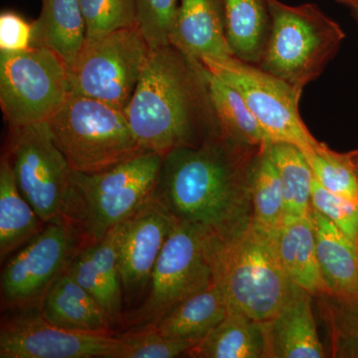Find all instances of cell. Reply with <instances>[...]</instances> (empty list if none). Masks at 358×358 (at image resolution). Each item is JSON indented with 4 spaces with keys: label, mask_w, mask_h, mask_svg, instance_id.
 I'll list each match as a JSON object with an SVG mask.
<instances>
[{
    "label": "cell",
    "mask_w": 358,
    "mask_h": 358,
    "mask_svg": "<svg viewBox=\"0 0 358 358\" xmlns=\"http://www.w3.org/2000/svg\"><path fill=\"white\" fill-rule=\"evenodd\" d=\"M258 148L222 134L164 155L155 196L174 218L227 240L252 221L251 171Z\"/></svg>",
    "instance_id": "cell-1"
},
{
    "label": "cell",
    "mask_w": 358,
    "mask_h": 358,
    "mask_svg": "<svg viewBox=\"0 0 358 358\" xmlns=\"http://www.w3.org/2000/svg\"><path fill=\"white\" fill-rule=\"evenodd\" d=\"M203 66L173 45L150 49L124 113L141 147L166 155L221 134Z\"/></svg>",
    "instance_id": "cell-2"
},
{
    "label": "cell",
    "mask_w": 358,
    "mask_h": 358,
    "mask_svg": "<svg viewBox=\"0 0 358 358\" xmlns=\"http://www.w3.org/2000/svg\"><path fill=\"white\" fill-rule=\"evenodd\" d=\"M162 164L164 155L147 150L102 173L73 171L65 220L84 244L100 241L154 199Z\"/></svg>",
    "instance_id": "cell-3"
},
{
    "label": "cell",
    "mask_w": 358,
    "mask_h": 358,
    "mask_svg": "<svg viewBox=\"0 0 358 358\" xmlns=\"http://www.w3.org/2000/svg\"><path fill=\"white\" fill-rule=\"evenodd\" d=\"M215 282L222 289L228 310L258 322L274 317L293 293L273 238L249 224L227 240H219Z\"/></svg>",
    "instance_id": "cell-4"
},
{
    "label": "cell",
    "mask_w": 358,
    "mask_h": 358,
    "mask_svg": "<svg viewBox=\"0 0 358 358\" xmlns=\"http://www.w3.org/2000/svg\"><path fill=\"white\" fill-rule=\"evenodd\" d=\"M271 30L259 67L303 91L338 53L345 33L313 4L271 0Z\"/></svg>",
    "instance_id": "cell-5"
},
{
    "label": "cell",
    "mask_w": 358,
    "mask_h": 358,
    "mask_svg": "<svg viewBox=\"0 0 358 358\" xmlns=\"http://www.w3.org/2000/svg\"><path fill=\"white\" fill-rule=\"evenodd\" d=\"M48 124L56 145L77 173H102L147 152L124 113L94 99L71 95Z\"/></svg>",
    "instance_id": "cell-6"
},
{
    "label": "cell",
    "mask_w": 358,
    "mask_h": 358,
    "mask_svg": "<svg viewBox=\"0 0 358 358\" xmlns=\"http://www.w3.org/2000/svg\"><path fill=\"white\" fill-rule=\"evenodd\" d=\"M219 240L195 224L176 221L155 263L147 299L129 313L127 324L155 327L181 301L213 284Z\"/></svg>",
    "instance_id": "cell-7"
},
{
    "label": "cell",
    "mask_w": 358,
    "mask_h": 358,
    "mask_svg": "<svg viewBox=\"0 0 358 358\" xmlns=\"http://www.w3.org/2000/svg\"><path fill=\"white\" fill-rule=\"evenodd\" d=\"M70 96L69 68L51 49L0 52V105L11 129L48 122Z\"/></svg>",
    "instance_id": "cell-8"
},
{
    "label": "cell",
    "mask_w": 358,
    "mask_h": 358,
    "mask_svg": "<svg viewBox=\"0 0 358 358\" xmlns=\"http://www.w3.org/2000/svg\"><path fill=\"white\" fill-rule=\"evenodd\" d=\"M150 52L138 27L86 40L81 53L69 68L71 95L94 99L124 112Z\"/></svg>",
    "instance_id": "cell-9"
},
{
    "label": "cell",
    "mask_w": 358,
    "mask_h": 358,
    "mask_svg": "<svg viewBox=\"0 0 358 358\" xmlns=\"http://www.w3.org/2000/svg\"><path fill=\"white\" fill-rule=\"evenodd\" d=\"M200 62L241 94L271 141L293 143L303 152L319 145L320 141L310 133L301 117L303 91L235 56L207 58Z\"/></svg>",
    "instance_id": "cell-10"
},
{
    "label": "cell",
    "mask_w": 358,
    "mask_h": 358,
    "mask_svg": "<svg viewBox=\"0 0 358 358\" xmlns=\"http://www.w3.org/2000/svg\"><path fill=\"white\" fill-rule=\"evenodd\" d=\"M11 129L7 155L20 192L45 224L64 219L73 171L56 145L48 122Z\"/></svg>",
    "instance_id": "cell-11"
},
{
    "label": "cell",
    "mask_w": 358,
    "mask_h": 358,
    "mask_svg": "<svg viewBox=\"0 0 358 358\" xmlns=\"http://www.w3.org/2000/svg\"><path fill=\"white\" fill-rule=\"evenodd\" d=\"M82 239L64 219L43 229L7 261L1 273L2 303L17 310L37 305L47 289L69 265Z\"/></svg>",
    "instance_id": "cell-12"
},
{
    "label": "cell",
    "mask_w": 358,
    "mask_h": 358,
    "mask_svg": "<svg viewBox=\"0 0 358 358\" xmlns=\"http://www.w3.org/2000/svg\"><path fill=\"white\" fill-rule=\"evenodd\" d=\"M15 310L1 322L0 358H120L119 336L54 326L44 319L38 303Z\"/></svg>",
    "instance_id": "cell-13"
},
{
    "label": "cell",
    "mask_w": 358,
    "mask_h": 358,
    "mask_svg": "<svg viewBox=\"0 0 358 358\" xmlns=\"http://www.w3.org/2000/svg\"><path fill=\"white\" fill-rule=\"evenodd\" d=\"M176 219L157 196L124 224L119 248L124 299L131 301L148 288L152 271Z\"/></svg>",
    "instance_id": "cell-14"
},
{
    "label": "cell",
    "mask_w": 358,
    "mask_h": 358,
    "mask_svg": "<svg viewBox=\"0 0 358 358\" xmlns=\"http://www.w3.org/2000/svg\"><path fill=\"white\" fill-rule=\"evenodd\" d=\"M124 223L115 226L100 241L79 247L67 271L86 289L115 324L122 317L124 291L119 267V248Z\"/></svg>",
    "instance_id": "cell-15"
},
{
    "label": "cell",
    "mask_w": 358,
    "mask_h": 358,
    "mask_svg": "<svg viewBox=\"0 0 358 358\" xmlns=\"http://www.w3.org/2000/svg\"><path fill=\"white\" fill-rule=\"evenodd\" d=\"M313 296L294 285L293 293L274 317L260 322L264 358H324L313 312Z\"/></svg>",
    "instance_id": "cell-16"
},
{
    "label": "cell",
    "mask_w": 358,
    "mask_h": 358,
    "mask_svg": "<svg viewBox=\"0 0 358 358\" xmlns=\"http://www.w3.org/2000/svg\"><path fill=\"white\" fill-rule=\"evenodd\" d=\"M169 43L187 57H231L220 0H180Z\"/></svg>",
    "instance_id": "cell-17"
},
{
    "label": "cell",
    "mask_w": 358,
    "mask_h": 358,
    "mask_svg": "<svg viewBox=\"0 0 358 358\" xmlns=\"http://www.w3.org/2000/svg\"><path fill=\"white\" fill-rule=\"evenodd\" d=\"M317 260L326 294L336 299L358 296V250L336 224L310 207Z\"/></svg>",
    "instance_id": "cell-18"
},
{
    "label": "cell",
    "mask_w": 358,
    "mask_h": 358,
    "mask_svg": "<svg viewBox=\"0 0 358 358\" xmlns=\"http://www.w3.org/2000/svg\"><path fill=\"white\" fill-rule=\"evenodd\" d=\"M38 308L54 326L78 333L110 334L112 324L107 315L67 268L47 289Z\"/></svg>",
    "instance_id": "cell-19"
},
{
    "label": "cell",
    "mask_w": 358,
    "mask_h": 358,
    "mask_svg": "<svg viewBox=\"0 0 358 358\" xmlns=\"http://www.w3.org/2000/svg\"><path fill=\"white\" fill-rule=\"evenodd\" d=\"M273 241L280 262L294 285L313 298L326 294L317 260L315 228L310 215L286 217Z\"/></svg>",
    "instance_id": "cell-20"
},
{
    "label": "cell",
    "mask_w": 358,
    "mask_h": 358,
    "mask_svg": "<svg viewBox=\"0 0 358 358\" xmlns=\"http://www.w3.org/2000/svg\"><path fill=\"white\" fill-rule=\"evenodd\" d=\"M226 37L235 57L259 65L271 30V0H220Z\"/></svg>",
    "instance_id": "cell-21"
},
{
    "label": "cell",
    "mask_w": 358,
    "mask_h": 358,
    "mask_svg": "<svg viewBox=\"0 0 358 358\" xmlns=\"http://www.w3.org/2000/svg\"><path fill=\"white\" fill-rule=\"evenodd\" d=\"M35 21V46L51 49L72 67L86 43V22L80 0H41Z\"/></svg>",
    "instance_id": "cell-22"
},
{
    "label": "cell",
    "mask_w": 358,
    "mask_h": 358,
    "mask_svg": "<svg viewBox=\"0 0 358 358\" xmlns=\"http://www.w3.org/2000/svg\"><path fill=\"white\" fill-rule=\"evenodd\" d=\"M227 313V301L222 289L214 282L181 301L152 327L166 338L199 343Z\"/></svg>",
    "instance_id": "cell-23"
},
{
    "label": "cell",
    "mask_w": 358,
    "mask_h": 358,
    "mask_svg": "<svg viewBox=\"0 0 358 358\" xmlns=\"http://www.w3.org/2000/svg\"><path fill=\"white\" fill-rule=\"evenodd\" d=\"M45 223L16 183L8 155L0 162V258L6 260L43 229Z\"/></svg>",
    "instance_id": "cell-24"
},
{
    "label": "cell",
    "mask_w": 358,
    "mask_h": 358,
    "mask_svg": "<svg viewBox=\"0 0 358 358\" xmlns=\"http://www.w3.org/2000/svg\"><path fill=\"white\" fill-rule=\"evenodd\" d=\"M202 71L209 102L221 134L235 143L249 147H261L271 141L241 94L204 66Z\"/></svg>",
    "instance_id": "cell-25"
},
{
    "label": "cell",
    "mask_w": 358,
    "mask_h": 358,
    "mask_svg": "<svg viewBox=\"0 0 358 358\" xmlns=\"http://www.w3.org/2000/svg\"><path fill=\"white\" fill-rule=\"evenodd\" d=\"M265 343L260 322L244 313L227 315L186 353L192 358H264Z\"/></svg>",
    "instance_id": "cell-26"
},
{
    "label": "cell",
    "mask_w": 358,
    "mask_h": 358,
    "mask_svg": "<svg viewBox=\"0 0 358 358\" xmlns=\"http://www.w3.org/2000/svg\"><path fill=\"white\" fill-rule=\"evenodd\" d=\"M268 145L270 141L261 145L252 166V223L274 238L286 219V204L281 179Z\"/></svg>",
    "instance_id": "cell-27"
},
{
    "label": "cell",
    "mask_w": 358,
    "mask_h": 358,
    "mask_svg": "<svg viewBox=\"0 0 358 358\" xmlns=\"http://www.w3.org/2000/svg\"><path fill=\"white\" fill-rule=\"evenodd\" d=\"M268 145L281 179L286 217H307L312 207L313 174L305 152L285 141H270Z\"/></svg>",
    "instance_id": "cell-28"
},
{
    "label": "cell",
    "mask_w": 358,
    "mask_h": 358,
    "mask_svg": "<svg viewBox=\"0 0 358 358\" xmlns=\"http://www.w3.org/2000/svg\"><path fill=\"white\" fill-rule=\"evenodd\" d=\"M315 299L329 334L331 357L358 358V296L336 299L322 294Z\"/></svg>",
    "instance_id": "cell-29"
},
{
    "label": "cell",
    "mask_w": 358,
    "mask_h": 358,
    "mask_svg": "<svg viewBox=\"0 0 358 358\" xmlns=\"http://www.w3.org/2000/svg\"><path fill=\"white\" fill-rule=\"evenodd\" d=\"M305 155L313 178L320 185L358 203V164L355 150L343 154L320 143Z\"/></svg>",
    "instance_id": "cell-30"
},
{
    "label": "cell",
    "mask_w": 358,
    "mask_h": 358,
    "mask_svg": "<svg viewBox=\"0 0 358 358\" xmlns=\"http://www.w3.org/2000/svg\"><path fill=\"white\" fill-rule=\"evenodd\" d=\"M87 40L117 30L138 27L136 0H80Z\"/></svg>",
    "instance_id": "cell-31"
},
{
    "label": "cell",
    "mask_w": 358,
    "mask_h": 358,
    "mask_svg": "<svg viewBox=\"0 0 358 358\" xmlns=\"http://www.w3.org/2000/svg\"><path fill=\"white\" fill-rule=\"evenodd\" d=\"M122 341L120 358H174L186 355L197 341L166 338L155 327L131 329L119 336Z\"/></svg>",
    "instance_id": "cell-32"
},
{
    "label": "cell",
    "mask_w": 358,
    "mask_h": 358,
    "mask_svg": "<svg viewBox=\"0 0 358 358\" xmlns=\"http://www.w3.org/2000/svg\"><path fill=\"white\" fill-rule=\"evenodd\" d=\"M138 27L152 49L169 45L180 0H136Z\"/></svg>",
    "instance_id": "cell-33"
},
{
    "label": "cell",
    "mask_w": 358,
    "mask_h": 358,
    "mask_svg": "<svg viewBox=\"0 0 358 358\" xmlns=\"http://www.w3.org/2000/svg\"><path fill=\"white\" fill-rule=\"evenodd\" d=\"M312 206L329 218L357 245L358 203L329 192L313 178Z\"/></svg>",
    "instance_id": "cell-34"
},
{
    "label": "cell",
    "mask_w": 358,
    "mask_h": 358,
    "mask_svg": "<svg viewBox=\"0 0 358 358\" xmlns=\"http://www.w3.org/2000/svg\"><path fill=\"white\" fill-rule=\"evenodd\" d=\"M35 22H28L13 11L0 15V52L20 53L35 46Z\"/></svg>",
    "instance_id": "cell-35"
},
{
    "label": "cell",
    "mask_w": 358,
    "mask_h": 358,
    "mask_svg": "<svg viewBox=\"0 0 358 358\" xmlns=\"http://www.w3.org/2000/svg\"><path fill=\"white\" fill-rule=\"evenodd\" d=\"M336 1L345 3L346 6L352 7L355 13H358V0H336Z\"/></svg>",
    "instance_id": "cell-36"
},
{
    "label": "cell",
    "mask_w": 358,
    "mask_h": 358,
    "mask_svg": "<svg viewBox=\"0 0 358 358\" xmlns=\"http://www.w3.org/2000/svg\"><path fill=\"white\" fill-rule=\"evenodd\" d=\"M355 155H357V164H358V150H355ZM357 246L358 250V234H357Z\"/></svg>",
    "instance_id": "cell-37"
},
{
    "label": "cell",
    "mask_w": 358,
    "mask_h": 358,
    "mask_svg": "<svg viewBox=\"0 0 358 358\" xmlns=\"http://www.w3.org/2000/svg\"><path fill=\"white\" fill-rule=\"evenodd\" d=\"M357 18H358V13H357Z\"/></svg>",
    "instance_id": "cell-38"
}]
</instances>
